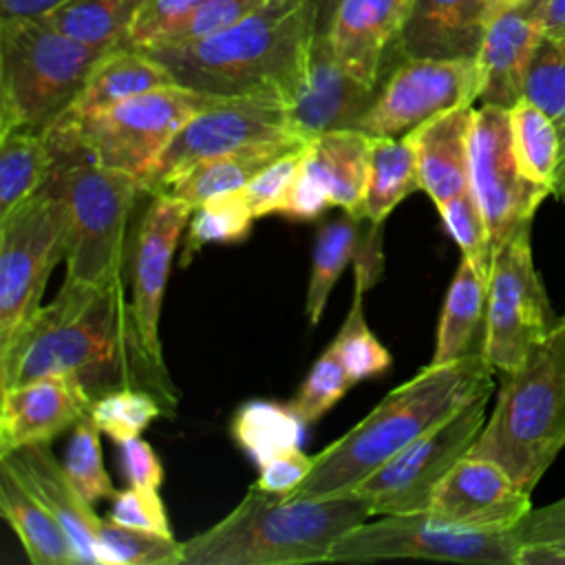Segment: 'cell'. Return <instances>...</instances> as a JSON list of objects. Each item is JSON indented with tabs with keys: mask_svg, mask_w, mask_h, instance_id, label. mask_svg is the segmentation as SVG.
I'll list each match as a JSON object with an SVG mask.
<instances>
[{
	"mask_svg": "<svg viewBox=\"0 0 565 565\" xmlns=\"http://www.w3.org/2000/svg\"><path fill=\"white\" fill-rule=\"evenodd\" d=\"M309 143V141H307ZM305 146H298L289 152H285L282 157L274 159L269 166H265L245 188V196L247 203L254 212L256 218L267 216V214H276L280 201L285 199L287 190L291 188L302 161H305Z\"/></svg>",
	"mask_w": 565,
	"mask_h": 565,
	"instance_id": "cell-45",
	"label": "cell"
},
{
	"mask_svg": "<svg viewBox=\"0 0 565 565\" xmlns=\"http://www.w3.org/2000/svg\"><path fill=\"white\" fill-rule=\"evenodd\" d=\"M486 296L488 276L472 260L461 256L446 291L430 364L455 362L472 353L475 335L486 322Z\"/></svg>",
	"mask_w": 565,
	"mask_h": 565,
	"instance_id": "cell-29",
	"label": "cell"
},
{
	"mask_svg": "<svg viewBox=\"0 0 565 565\" xmlns=\"http://www.w3.org/2000/svg\"><path fill=\"white\" fill-rule=\"evenodd\" d=\"M305 426L289 404L249 399L232 415L230 433L238 448L260 468L282 452L300 448Z\"/></svg>",
	"mask_w": 565,
	"mask_h": 565,
	"instance_id": "cell-32",
	"label": "cell"
},
{
	"mask_svg": "<svg viewBox=\"0 0 565 565\" xmlns=\"http://www.w3.org/2000/svg\"><path fill=\"white\" fill-rule=\"evenodd\" d=\"M199 0H143L126 35V46L150 49L166 31L181 22Z\"/></svg>",
	"mask_w": 565,
	"mask_h": 565,
	"instance_id": "cell-47",
	"label": "cell"
},
{
	"mask_svg": "<svg viewBox=\"0 0 565 565\" xmlns=\"http://www.w3.org/2000/svg\"><path fill=\"white\" fill-rule=\"evenodd\" d=\"M521 547L565 541V497L530 512L514 525Z\"/></svg>",
	"mask_w": 565,
	"mask_h": 565,
	"instance_id": "cell-51",
	"label": "cell"
},
{
	"mask_svg": "<svg viewBox=\"0 0 565 565\" xmlns=\"http://www.w3.org/2000/svg\"><path fill=\"white\" fill-rule=\"evenodd\" d=\"M494 408L468 455L499 463L527 494L565 446V322L516 371L501 373Z\"/></svg>",
	"mask_w": 565,
	"mask_h": 565,
	"instance_id": "cell-5",
	"label": "cell"
},
{
	"mask_svg": "<svg viewBox=\"0 0 565 565\" xmlns=\"http://www.w3.org/2000/svg\"><path fill=\"white\" fill-rule=\"evenodd\" d=\"M375 86L353 77L335 60L329 35H313L300 86L287 104L289 128L302 141L340 128H358Z\"/></svg>",
	"mask_w": 565,
	"mask_h": 565,
	"instance_id": "cell-17",
	"label": "cell"
},
{
	"mask_svg": "<svg viewBox=\"0 0 565 565\" xmlns=\"http://www.w3.org/2000/svg\"><path fill=\"white\" fill-rule=\"evenodd\" d=\"M512 0H488V4H490V9H492V13L494 11H499L501 7H505V4H510Z\"/></svg>",
	"mask_w": 565,
	"mask_h": 565,
	"instance_id": "cell-57",
	"label": "cell"
},
{
	"mask_svg": "<svg viewBox=\"0 0 565 565\" xmlns=\"http://www.w3.org/2000/svg\"><path fill=\"white\" fill-rule=\"evenodd\" d=\"M552 194L561 201H565V130H561V163L556 172V181L552 188Z\"/></svg>",
	"mask_w": 565,
	"mask_h": 565,
	"instance_id": "cell-56",
	"label": "cell"
},
{
	"mask_svg": "<svg viewBox=\"0 0 565 565\" xmlns=\"http://www.w3.org/2000/svg\"><path fill=\"white\" fill-rule=\"evenodd\" d=\"M521 543L514 527H477L428 512L384 514L360 523L338 539L329 563L382 558H433L452 563L519 565Z\"/></svg>",
	"mask_w": 565,
	"mask_h": 565,
	"instance_id": "cell-9",
	"label": "cell"
},
{
	"mask_svg": "<svg viewBox=\"0 0 565 565\" xmlns=\"http://www.w3.org/2000/svg\"><path fill=\"white\" fill-rule=\"evenodd\" d=\"M519 565H565V541L523 547Z\"/></svg>",
	"mask_w": 565,
	"mask_h": 565,
	"instance_id": "cell-53",
	"label": "cell"
},
{
	"mask_svg": "<svg viewBox=\"0 0 565 565\" xmlns=\"http://www.w3.org/2000/svg\"><path fill=\"white\" fill-rule=\"evenodd\" d=\"M55 154L44 130L0 135V218L31 199L51 177Z\"/></svg>",
	"mask_w": 565,
	"mask_h": 565,
	"instance_id": "cell-31",
	"label": "cell"
},
{
	"mask_svg": "<svg viewBox=\"0 0 565 565\" xmlns=\"http://www.w3.org/2000/svg\"><path fill=\"white\" fill-rule=\"evenodd\" d=\"M563 322H565V316H563Z\"/></svg>",
	"mask_w": 565,
	"mask_h": 565,
	"instance_id": "cell-58",
	"label": "cell"
},
{
	"mask_svg": "<svg viewBox=\"0 0 565 565\" xmlns=\"http://www.w3.org/2000/svg\"><path fill=\"white\" fill-rule=\"evenodd\" d=\"M543 31L545 33H563L565 31V0H545Z\"/></svg>",
	"mask_w": 565,
	"mask_h": 565,
	"instance_id": "cell-55",
	"label": "cell"
},
{
	"mask_svg": "<svg viewBox=\"0 0 565 565\" xmlns=\"http://www.w3.org/2000/svg\"><path fill=\"white\" fill-rule=\"evenodd\" d=\"M470 190L483 212L492 254L516 232L532 227L547 188L530 181L514 157L510 110L492 104L475 108L470 135Z\"/></svg>",
	"mask_w": 565,
	"mask_h": 565,
	"instance_id": "cell-14",
	"label": "cell"
},
{
	"mask_svg": "<svg viewBox=\"0 0 565 565\" xmlns=\"http://www.w3.org/2000/svg\"><path fill=\"white\" fill-rule=\"evenodd\" d=\"M46 375L77 377L93 399L115 388H143L166 417L177 413V386L143 347L124 280L90 287L64 278L55 300L40 305L0 347V391Z\"/></svg>",
	"mask_w": 565,
	"mask_h": 565,
	"instance_id": "cell-1",
	"label": "cell"
},
{
	"mask_svg": "<svg viewBox=\"0 0 565 565\" xmlns=\"http://www.w3.org/2000/svg\"><path fill=\"white\" fill-rule=\"evenodd\" d=\"M285 137L296 135L282 99L223 97L183 124L141 179V188L146 194H159L199 161Z\"/></svg>",
	"mask_w": 565,
	"mask_h": 565,
	"instance_id": "cell-13",
	"label": "cell"
},
{
	"mask_svg": "<svg viewBox=\"0 0 565 565\" xmlns=\"http://www.w3.org/2000/svg\"><path fill=\"white\" fill-rule=\"evenodd\" d=\"M371 278L355 267V289H353V302L347 313V320L342 322L338 335L333 338V344L338 347V353L342 358V364L351 377L353 384L380 377L391 369V353L386 347L373 335V331L366 324L364 318V291L371 289Z\"/></svg>",
	"mask_w": 565,
	"mask_h": 565,
	"instance_id": "cell-36",
	"label": "cell"
},
{
	"mask_svg": "<svg viewBox=\"0 0 565 565\" xmlns=\"http://www.w3.org/2000/svg\"><path fill=\"white\" fill-rule=\"evenodd\" d=\"M311 468H313V457H309L300 448H291V450L269 459L265 466H260V475H258L254 488L269 492V494L287 497L305 481V477L311 472Z\"/></svg>",
	"mask_w": 565,
	"mask_h": 565,
	"instance_id": "cell-49",
	"label": "cell"
},
{
	"mask_svg": "<svg viewBox=\"0 0 565 565\" xmlns=\"http://www.w3.org/2000/svg\"><path fill=\"white\" fill-rule=\"evenodd\" d=\"M510 130L521 172L552 192L561 163V135L552 117L523 97L510 108Z\"/></svg>",
	"mask_w": 565,
	"mask_h": 565,
	"instance_id": "cell-35",
	"label": "cell"
},
{
	"mask_svg": "<svg viewBox=\"0 0 565 565\" xmlns=\"http://www.w3.org/2000/svg\"><path fill=\"white\" fill-rule=\"evenodd\" d=\"M170 84H177L174 77L148 51L119 44L97 60L77 99L62 117L82 119L135 95Z\"/></svg>",
	"mask_w": 565,
	"mask_h": 565,
	"instance_id": "cell-25",
	"label": "cell"
},
{
	"mask_svg": "<svg viewBox=\"0 0 565 565\" xmlns=\"http://www.w3.org/2000/svg\"><path fill=\"white\" fill-rule=\"evenodd\" d=\"M305 143L307 141L302 139L285 137V139L254 143L227 154L199 161L190 170L179 174L163 192L185 201L192 207H199L201 203H205L216 194L245 188L274 159Z\"/></svg>",
	"mask_w": 565,
	"mask_h": 565,
	"instance_id": "cell-28",
	"label": "cell"
},
{
	"mask_svg": "<svg viewBox=\"0 0 565 565\" xmlns=\"http://www.w3.org/2000/svg\"><path fill=\"white\" fill-rule=\"evenodd\" d=\"M15 477L49 508L68 534L79 565H97L95 541L102 519L93 503L79 492L62 461L55 459L49 441L29 444L0 455Z\"/></svg>",
	"mask_w": 565,
	"mask_h": 565,
	"instance_id": "cell-21",
	"label": "cell"
},
{
	"mask_svg": "<svg viewBox=\"0 0 565 565\" xmlns=\"http://www.w3.org/2000/svg\"><path fill=\"white\" fill-rule=\"evenodd\" d=\"M68 207L49 181L0 218V347L40 309L53 267L66 258Z\"/></svg>",
	"mask_w": 565,
	"mask_h": 565,
	"instance_id": "cell-10",
	"label": "cell"
},
{
	"mask_svg": "<svg viewBox=\"0 0 565 565\" xmlns=\"http://www.w3.org/2000/svg\"><path fill=\"white\" fill-rule=\"evenodd\" d=\"M545 0H512L492 13L479 53L481 104L512 108L523 99L525 77L543 38Z\"/></svg>",
	"mask_w": 565,
	"mask_h": 565,
	"instance_id": "cell-19",
	"label": "cell"
},
{
	"mask_svg": "<svg viewBox=\"0 0 565 565\" xmlns=\"http://www.w3.org/2000/svg\"><path fill=\"white\" fill-rule=\"evenodd\" d=\"M141 4L143 0H66L42 20L88 46L108 51L126 42Z\"/></svg>",
	"mask_w": 565,
	"mask_h": 565,
	"instance_id": "cell-34",
	"label": "cell"
},
{
	"mask_svg": "<svg viewBox=\"0 0 565 565\" xmlns=\"http://www.w3.org/2000/svg\"><path fill=\"white\" fill-rule=\"evenodd\" d=\"M413 4L415 0H340L327 35L342 68L375 86L384 53L397 44Z\"/></svg>",
	"mask_w": 565,
	"mask_h": 565,
	"instance_id": "cell-22",
	"label": "cell"
},
{
	"mask_svg": "<svg viewBox=\"0 0 565 565\" xmlns=\"http://www.w3.org/2000/svg\"><path fill=\"white\" fill-rule=\"evenodd\" d=\"M66 0H0V18H42Z\"/></svg>",
	"mask_w": 565,
	"mask_h": 565,
	"instance_id": "cell-52",
	"label": "cell"
},
{
	"mask_svg": "<svg viewBox=\"0 0 565 565\" xmlns=\"http://www.w3.org/2000/svg\"><path fill=\"white\" fill-rule=\"evenodd\" d=\"M311 38L302 0H269L212 38L148 53L192 90L289 104L307 68Z\"/></svg>",
	"mask_w": 565,
	"mask_h": 565,
	"instance_id": "cell-3",
	"label": "cell"
},
{
	"mask_svg": "<svg viewBox=\"0 0 565 565\" xmlns=\"http://www.w3.org/2000/svg\"><path fill=\"white\" fill-rule=\"evenodd\" d=\"M329 205H333L329 190L302 161V166H300L291 188L287 190L285 199L280 201L276 214L287 216L291 221H311V218H318Z\"/></svg>",
	"mask_w": 565,
	"mask_h": 565,
	"instance_id": "cell-48",
	"label": "cell"
},
{
	"mask_svg": "<svg viewBox=\"0 0 565 565\" xmlns=\"http://www.w3.org/2000/svg\"><path fill=\"white\" fill-rule=\"evenodd\" d=\"M183 543L174 536L102 519L95 541L97 565H181Z\"/></svg>",
	"mask_w": 565,
	"mask_h": 565,
	"instance_id": "cell-37",
	"label": "cell"
},
{
	"mask_svg": "<svg viewBox=\"0 0 565 565\" xmlns=\"http://www.w3.org/2000/svg\"><path fill=\"white\" fill-rule=\"evenodd\" d=\"M159 415H166L161 402L152 393L130 386L108 391L90 406V417L95 419L97 428L115 444L141 437V433Z\"/></svg>",
	"mask_w": 565,
	"mask_h": 565,
	"instance_id": "cell-40",
	"label": "cell"
},
{
	"mask_svg": "<svg viewBox=\"0 0 565 565\" xmlns=\"http://www.w3.org/2000/svg\"><path fill=\"white\" fill-rule=\"evenodd\" d=\"M492 388L481 391L448 419L408 444L349 494L369 501L373 514L426 512L435 486L472 448L486 424Z\"/></svg>",
	"mask_w": 565,
	"mask_h": 565,
	"instance_id": "cell-12",
	"label": "cell"
},
{
	"mask_svg": "<svg viewBox=\"0 0 565 565\" xmlns=\"http://www.w3.org/2000/svg\"><path fill=\"white\" fill-rule=\"evenodd\" d=\"M523 97L565 130V31L543 33L527 68Z\"/></svg>",
	"mask_w": 565,
	"mask_h": 565,
	"instance_id": "cell-39",
	"label": "cell"
},
{
	"mask_svg": "<svg viewBox=\"0 0 565 565\" xmlns=\"http://www.w3.org/2000/svg\"><path fill=\"white\" fill-rule=\"evenodd\" d=\"M369 516L355 494L289 499L252 486L221 521L183 541L181 565L329 563L338 539Z\"/></svg>",
	"mask_w": 565,
	"mask_h": 565,
	"instance_id": "cell-4",
	"label": "cell"
},
{
	"mask_svg": "<svg viewBox=\"0 0 565 565\" xmlns=\"http://www.w3.org/2000/svg\"><path fill=\"white\" fill-rule=\"evenodd\" d=\"M437 212L446 225V232L459 245L461 256L472 260L488 276L492 263L490 234L472 190H466L444 201L441 205H437Z\"/></svg>",
	"mask_w": 565,
	"mask_h": 565,
	"instance_id": "cell-44",
	"label": "cell"
},
{
	"mask_svg": "<svg viewBox=\"0 0 565 565\" xmlns=\"http://www.w3.org/2000/svg\"><path fill=\"white\" fill-rule=\"evenodd\" d=\"M472 119L475 106H459L406 132L417 157L419 188L435 205L470 190Z\"/></svg>",
	"mask_w": 565,
	"mask_h": 565,
	"instance_id": "cell-24",
	"label": "cell"
},
{
	"mask_svg": "<svg viewBox=\"0 0 565 565\" xmlns=\"http://www.w3.org/2000/svg\"><path fill=\"white\" fill-rule=\"evenodd\" d=\"M254 212L241 190L223 192L194 207L188 223V241L181 265H185L207 243H241L249 236Z\"/></svg>",
	"mask_w": 565,
	"mask_h": 565,
	"instance_id": "cell-38",
	"label": "cell"
},
{
	"mask_svg": "<svg viewBox=\"0 0 565 565\" xmlns=\"http://www.w3.org/2000/svg\"><path fill=\"white\" fill-rule=\"evenodd\" d=\"M99 428L95 419L84 415L71 433V439L64 448V468L73 483L79 488V492L90 501H102V499H113L117 494L110 475L104 468L102 461V448H99Z\"/></svg>",
	"mask_w": 565,
	"mask_h": 565,
	"instance_id": "cell-41",
	"label": "cell"
},
{
	"mask_svg": "<svg viewBox=\"0 0 565 565\" xmlns=\"http://www.w3.org/2000/svg\"><path fill=\"white\" fill-rule=\"evenodd\" d=\"M490 18L488 0H415L397 46L404 57H477Z\"/></svg>",
	"mask_w": 565,
	"mask_h": 565,
	"instance_id": "cell-23",
	"label": "cell"
},
{
	"mask_svg": "<svg viewBox=\"0 0 565 565\" xmlns=\"http://www.w3.org/2000/svg\"><path fill=\"white\" fill-rule=\"evenodd\" d=\"M340 0H302L305 15L313 35H327Z\"/></svg>",
	"mask_w": 565,
	"mask_h": 565,
	"instance_id": "cell-54",
	"label": "cell"
},
{
	"mask_svg": "<svg viewBox=\"0 0 565 565\" xmlns=\"http://www.w3.org/2000/svg\"><path fill=\"white\" fill-rule=\"evenodd\" d=\"M371 135L358 128H340L311 139L305 148V166L324 183L331 203L358 214L371 170Z\"/></svg>",
	"mask_w": 565,
	"mask_h": 565,
	"instance_id": "cell-27",
	"label": "cell"
},
{
	"mask_svg": "<svg viewBox=\"0 0 565 565\" xmlns=\"http://www.w3.org/2000/svg\"><path fill=\"white\" fill-rule=\"evenodd\" d=\"M351 386L353 382L342 364L338 347L331 342L309 369L289 406L309 426L331 411Z\"/></svg>",
	"mask_w": 565,
	"mask_h": 565,
	"instance_id": "cell-42",
	"label": "cell"
},
{
	"mask_svg": "<svg viewBox=\"0 0 565 565\" xmlns=\"http://www.w3.org/2000/svg\"><path fill=\"white\" fill-rule=\"evenodd\" d=\"M556 324L525 227L492 254L481 353L492 371H516L530 349Z\"/></svg>",
	"mask_w": 565,
	"mask_h": 565,
	"instance_id": "cell-11",
	"label": "cell"
},
{
	"mask_svg": "<svg viewBox=\"0 0 565 565\" xmlns=\"http://www.w3.org/2000/svg\"><path fill=\"white\" fill-rule=\"evenodd\" d=\"M218 99L223 97L170 84L88 117H60V121L75 132L97 163L141 181L183 124Z\"/></svg>",
	"mask_w": 565,
	"mask_h": 565,
	"instance_id": "cell-8",
	"label": "cell"
},
{
	"mask_svg": "<svg viewBox=\"0 0 565 565\" xmlns=\"http://www.w3.org/2000/svg\"><path fill=\"white\" fill-rule=\"evenodd\" d=\"M530 508V494L499 463L463 455L435 486L426 512L463 525L514 527Z\"/></svg>",
	"mask_w": 565,
	"mask_h": 565,
	"instance_id": "cell-18",
	"label": "cell"
},
{
	"mask_svg": "<svg viewBox=\"0 0 565 565\" xmlns=\"http://www.w3.org/2000/svg\"><path fill=\"white\" fill-rule=\"evenodd\" d=\"M93 397L73 375H46L2 391L0 455L44 444L90 413Z\"/></svg>",
	"mask_w": 565,
	"mask_h": 565,
	"instance_id": "cell-20",
	"label": "cell"
},
{
	"mask_svg": "<svg viewBox=\"0 0 565 565\" xmlns=\"http://www.w3.org/2000/svg\"><path fill=\"white\" fill-rule=\"evenodd\" d=\"M194 207L172 194H150L130 243V309L148 353L163 362L159 318L163 294L181 232L188 227Z\"/></svg>",
	"mask_w": 565,
	"mask_h": 565,
	"instance_id": "cell-16",
	"label": "cell"
},
{
	"mask_svg": "<svg viewBox=\"0 0 565 565\" xmlns=\"http://www.w3.org/2000/svg\"><path fill=\"white\" fill-rule=\"evenodd\" d=\"M44 132L55 154L51 179L68 207L66 278L90 287L117 285L130 252L128 221L146 194L141 181L97 163L64 121L57 119Z\"/></svg>",
	"mask_w": 565,
	"mask_h": 565,
	"instance_id": "cell-6",
	"label": "cell"
},
{
	"mask_svg": "<svg viewBox=\"0 0 565 565\" xmlns=\"http://www.w3.org/2000/svg\"><path fill=\"white\" fill-rule=\"evenodd\" d=\"M479 93L477 57H404L375 93L358 130L402 137L446 110L475 106Z\"/></svg>",
	"mask_w": 565,
	"mask_h": 565,
	"instance_id": "cell-15",
	"label": "cell"
},
{
	"mask_svg": "<svg viewBox=\"0 0 565 565\" xmlns=\"http://www.w3.org/2000/svg\"><path fill=\"white\" fill-rule=\"evenodd\" d=\"M0 514L33 565H79L73 543L49 508L0 461Z\"/></svg>",
	"mask_w": 565,
	"mask_h": 565,
	"instance_id": "cell-26",
	"label": "cell"
},
{
	"mask_svg": "<svg viewBox=\"0 0 565 565\" xmlns=\"http://www.w3.org/2000/svg\"><path fill=\"white\" fill-rule=\"evenodd\" d=\"M265 2L269 0H199L196 7L170 31H166L150 49L181 46V44H192V42L212 38L238 24L241 20L258 11Z\"/></svg>",
	"mask_w": 565,
	"mask_h": 565,
	"instance_id": "cell-43",
	"label": "cell"
},
{
	"mask_svg": "<svg viewBox=\"0 0 565 565\" xmlns=\"http://www.w3.org/2000/svg\"><path fill=\"white\" fill-rule=\"evenodd\" d=\"M119 466L124 477L135 488H154L159 490L163 483V466L152 446L141 439L132 437L119 444Z\"/></svg>",
	"mask_w": 565,
	"mask_h": 565,
	"instance_id": "cell-50",
	"label": "cell"
},
{
	"mask_svg": "<svg viewBox=\"0 0 565 565\" xmlns=\"http://www.w3.org/2000/svg\"><path fill=\"white\" fill-rule=\"evenodd\" d=\"M108 516L113 521L121 523V525H128V527L172 536V527H170V521H168L166 505H163V501H161V497L157 494L154 488H135V486H130L126 490H119L113 497V505H110Z\"/></svg>",
	"mask_w": 565,
	"mask_h": 565,
	"instance_id": "cell-46",
	"label": "cell"
},
{
	"mask_svg": "<svg viewBox=\"0 0 565 565\" xmlns=\"http://www.w3.org/2000/svg\"><path fill=\"white\" fill-rule=\"evenodd\" d=\"M360 221L355 214L344 212V216L324 223L313 241L311 274L307 285L305 313L311 327H316L324 313L331 289L342 276L351 258L358 256L360 247Z\"/></svg>",
	"mask_w": 565,
	"mask_h": 565,
	"instance_id": "cell-33",
	"label": "cell"
},
{
	"mask_svg": "<svg viewBox=\"0 0 565 565\" xmlns=\"http://www.w3.org/2000/svg\"><path fill=\"white\" fill-rule=\"evenodd\" d=\"M104 53L42 18H0V135L55 124Z\"/></svg>",
	"mask_w": 565,
	"mask_h": 565,
	"instance_id": "cell-7",
	"label": "cell"
},
{
	"mask_svg": "<svg viewBox=\"0 0 565 565\" xmlns=\"http://www.w3.org/2000/svg\"><path fill=\"white\" fill-rule=\"evenodd\" d=\"M419 188L417 157L413 143L402 137L371 139V170L358 218L382 225L388 214Z\"/></svg>",
	"mask_w": 565,
	"mask_h": 565,
	"instance_id": "cell-30",
	"label": "cell"
},
{
	"mask_svg": "<svg viewBox=\"0 0 565 565\" xmlns=\"http://www.w3.org/2000/svg\"><path fill=\"white\" fill-rule=\"evenodd\" d=\"M490 386H494L492 366L481 349L455 362L424 366L415 377L395 386L353 428L313 455L311 472L287 497L349 494L399 450Z\"/></svg>",
	"mask_w": 565,
	"mask_h": 565,
	"instance_id": "cell-2",
	"label": "cell"
}]
</instances>
